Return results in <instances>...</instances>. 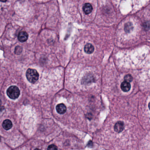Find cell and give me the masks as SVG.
I'll list each match as a JSON object with an SVG mask.
<instances>
[{
  "instance_id": "9",
  "label": "cell",
  "mask_w": 150,
  "mask_h": 150,
  "mask_svg": "<svg viewBox=\"0 0 150 150\" xmlns=\"http://www.w3.org/2000/svg\"><path fill=\"white\" fill-rule=\"evenodd\" d=\"M94 50V46L91 44H87L85 46L84 51L87 54L92 53Z\"/></svg>"
},
{
  "instance_id": "8",
  "label": "cell",
  "mask_w": 150,
  "mask_h": 150,
  "mask_svg": "<svg viewBox=\"0 0 150 150\" xmlns=\"http://www.w3.org/2000/svg\"><path fill=\"white\" fill-rule=\"evenodd\" d=\"M2 126L6 130H9L13 127V123L10 120H5L2 123Z\"/></svg>"
},
{
  "instance_id": "12",
  "label": "cell",
  "mask_w": 150,
  "mask_h": 150,
  "mask_svg": "<svg viewBox=\"0 0 150 150\" xmlns=\"http://www.w3.org/2000/svg\"><path fill=\"white\" fill-rule=\"evenodd\" d=\"M124 79H125V81L128 82H131L132 81V76L131 75H130V74L126 75V76H125Z\"/></svg>"
},
{
  "instance_id": "6",
  "label": "cell",
  "mask_w": 150,
  "mask_h": 150,
  "mask_svg": "<svg viewBox=\"0 0 150 150\" xmlns=\"http://www.w3.org/2000/svg\"><path fill=\"white\" fill-rule=\"evenodd\" d=\"M56 110L59 114H63L67 110V107L63 103H60L56 106Z\"/></svg>"
},
{
  "instance_id": "1",
  "label": "cell",
  "mask_w": 150,
  "mask_h": 150,
  "mask_svg": "<svg viewBox=\"0 0 150 150\" xmlns=\"http://www.w3.org/2000/svg\"><path fill=\"white\" fill-rule=\"evenodd\" d=\"M114 4L125 13L136 11L144 6L149 0H113Z\"/></svg>"
},
{
  "instance_id": "5",
  "label": "cell",
  "mask_w": 150,
  "mask_h": 150,
  "mask_svg": "<svg viewBox=\"0 0 150 150\" xmlns=\"http://www.w3.org/2000/svg\"><path fill=\"white\" fill-rule=\"evenodd\" d=\"M28 38V35L27 33L25 31H21L19 34L18 38L20 42H24L27 41Z\"/></svg>"
},
{
  "instance_id": "7",
  "label": "cell",
  "mask_w": 150,
  "mask_h": 150,
  "mask_svg": "<svg viewBox=\"0 0 150 150\" xmlns=\"http://www.w3.org/2000/svg\"><path fill=\"white\" fill-rule=\"evenodd\" d=\"M121 88L123 92H127L130 90L131 89V85L128 82L124 81L121 85Z\"/></svg>"
},
{
  "instance_id": "3",
  "label": "cell",
  "mask_w": 150,
  "mask_h": 150,
  "mask_svg": "<svg viewBox=\"0 0 150 150\" xmlns=\"http://www.w3.org/2000/svg\"><path fill=\"white\" fill-rule=\"evenodd\" d=\"M8 96L12 99H16L20 95V90L16 86H11L7 90Z\"/></svg>"
},
{
  "instance_id": "15",
  "label": "cell",
  "mask_w": 150,
  "mask_h": 150,
  "mask_svg": "<svg viewBox=\"0 0 150 150\" xmlns=\"http://www.w3.org/2000/svg\"><path fill=\"white\" fill-rule=\"evenodd\" d=\"M148 107H149V109L150 110V102L149 103V104H148Z\"/></svg>"
},
{
  "instance_id": "4",
  "label": "cell",
  "mask_w": 150,
  "mask_h": 150,
  "mask_svg": "<svg viewBox=\"0 0 150 150\" xmlns=\"http://www.w3.org/2000/svg\"><path fill=\"white\" fill-rule=\"evenodd\" d=\"M125 128L124 123L122 121H118L116 123L114 126V129L115 132H122Z\"/></svg>"
},
{
  "instance_id": "14",
  "label": "cell",
  "mask_w": 150,
  "mask_h": 150,
  "mask_svg": "<svg viewBox=\"0 0 150 150\" xmlns=\"http://www.w3.org/2000/svg\"><path fill=\"white\" fill-rule=\"evenodd\" d=\"M2 2H6L7 1V0H1Z\"/></svg>"
},
{
  "instance_id": "13",
  "label": "cell",
  "mask_w": 150,
  "mask_h": 150,
  "mask_svg": "<svg viewBox=\"0 0 150 150\" xmlns=\"http://www.w3.org/2000/svg\"><path fill=\"white\" fill-rule=\"evenodd\" d=\"M48 150H57V147L55 145L52 144L49 145L48 148Z\"/></svg>"
},
{
  "instance_id": "2",
  "label": "cell",
  "mask_w": 150,
  "mask_h": 150,
  "mask_svg": "<svg viewBox=\"0 0 150 150\" xmlns=\"http://www.w3.org/2000/svg\"><path fill=\"white\" fill-rule=\"evenodd\" d=\"M26 77L29 82L34 83L38 80L39 74L36 70L28 69L26 72Z\"/></svg>"
},
{
  "instance_id": "11",
  "label": "cell",
  "mask_w": 150,
  "mask_h": 150,
  "mask_svg": "<svg viewBox=\"0 0 150 150\" xmlns=\"http://www.w3.org/2000/svg\"><path fill=\"white\" fill-rule=\"evenodd\" d=\"M22 48L20 46H17L15 48V53L16 55H20L21 53L22 52Z\"/></svg>"
},
{
  "instance_id": "10",
  "label": "cell",
  "mask_w": 150,
  "mask_h": 150,
  "mask_svg": "<svg viewBox=\"0 0 150 150\" xmlns=\"http://www.w3.org/2000/svg\"><path fill=\"white\" fill-rule=\"evenodd\" d=\"M83 9L85 14H89L92 11V6L89 3H85L83 6Z\"/></svg>"
}]
</instances>
